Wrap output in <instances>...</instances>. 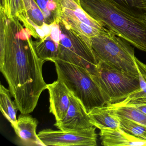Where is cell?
I'll use <instances>...</instances> for the list:
<instances>
[{"mask_svg": "<svg viewBox=\"0 0 146 146\" xmlns=\"http://www.w3.org/2000/svg\"><path fill=\"white\" fill-rule=\"evenodd\" d=\"M18 19L0 12V71L21 114L35 110L47 84L45 61L36 54L31 31Z\"/></svg>", "mask_w": 146, "mask_h": 146, "instance_id": "cell-1", "label": "cell"}, {"mask_svg": "<svg viewBox=\"0 0 146 146\" xmlns=\"http://www.w3.org/2000/svg\"><path fill=\"white\" fill-rule=\"evenodd\" d=\"M80 5L104 27L146 52V26L139 18L108 0H80Z\"/></svg>", "mask_w": 146, "mask_h": 146, "instance_id": "cell-2", "label": "cell"}, {"mask_svg": "<svg viewBox=\"0 0 146 146\" xmlns=\"http://www.w3.org/2000/svg\"><path fill=\"white\" fill-rule=\"evenodd\" d=\"M52 62L58 80L66 85L71 93L81 102L88 113L95 108L106 105L100 87L88 71L58 59Z\"/></svg>", "mask_w": 146, "mask_h": 146, "instance_id": "cell-3", "label": "cell"}, {"mask_svg": "<svg viewBox=\"0 0 146 146\" xmlns=\"http://www.w3.org/2000/svg\"><path fill=\"white\" fill-rule=\"evenodd\" d=\"M90 40L99 61L138 77L134 48L129 42L106 28Z\"/></svg>", "mask_w": 146, "mask_h": 146, "instance_id": "cell-4", "label": "cell"}, {"mask_svg": "<svg viewBox=\"0 0 146 146\" xmlns=\"http://www.w3.org/2000/svg\"><path fill=\"white\" fill-rule=\"evenodd\" d=\"M58 55L57 59L83 67L93 76L99 61L91 45L90 38L66 27L59 21Z\"/></svg>", "mask_w": 146, "mask_h": 146, "instance_id": "cell-5", "label": "cell"}, {"mask_svg": "<svg viewBox=\"0 0 146 146\" xmlns=\"http://www.w3.org/2000/svg\"><path fill=\"white\" fill-rule=\"evenodd\" d=\"M106 101V105L118 103L140 89L138 77L122 72L100 61L94 75Z\"/></svg>", "mask_w": 146, "mask_h": 146, "instance_id": "cell-6", "label": "cell"}, {"mask_svg": "<svg viewBox=\"0 0 146 146\" xmlns=\"http://www.w3.org/2000/svg\"><path fill=\"white\" fill-rule=\"evenodd\" d=\"M58 7L59 21L78 33L89 38L105 29L73 0H54Z\"/></svg>", "mask_w": 146, "mask_h": 146, "instance_id": "cell-7", "label": "cell"}, {"mask_svg": "<svg viewBox=\"0 0 146 146\" xmlns=\"http://www.w3.org/2000/svg\"><path fill=\"white\" fill-rule=\"evenodd\" d=\"M95 126L75 131H65L44 129L38 134L44 146H88L97 145V134Z\"/></svg>", "mask_w": 146, "mask_h": 146, "instance_id": "cell-8", "label": "cell"}, {"mask_svg": "<svg viewBox=\"0 0 146 146\" xmlns=\"http://www.w3.org/2000/svg\"><path fill=\"white\" fill-rule=\"evenodd\" d=\"M70 106L64 118L56 121L54 125L65 131H79L94 126L81 102L71 93Z\"/></svg>", "mask_w": 146, "mask_h": 146, "instance_id": "cell-9", "label": "cell"}, {"mask_svg": "<svg viewBox=\"0 0 146 146\" xmlns=\"http://www.w3.org/2000/svg\"><path fill=\"white\" fill-rule=\"evenodd\" d=\"M46 89L49 94V111L55 117L56 121L64 117L70 106L71 92L61 81L47 84Z\"/></svg>", "mask_w": 146, "mask_h": 146, "instance_id": "cell-10", "label": "cell"}, {"mask_svg": "<svg viewBox=\"0 0 146 146\" xmlns=\"http://www.w3.org/2000/svg\"><path fill=\"white\" fill-rule=\"evenodd\" d=\"M38 121L29 114L19 116L13 128L20 143L25 146H44L36 133Z\"/></svg>", "mask_w": 146, "mask_h": 146, "instance_id": "cell-11", "label": "cell"}, {"mask_svg": "<svg viewBox=\"0 0 146 146\" xmlns=\"http://www.w3.org/2000/svg\"><path fill=\"white\" fill-rule=\"evenodd\" d=\"M59 34V27L58 23L53 26L49 35L34 41L37 55L45 62H52L58 58Z\"/></svg>", "mask_w": 146, "mask_h": 146, "instance_id": "cell-12", "label": "cell"}, {"mask_svg": "<svg viewBox=\"0 0 146 146\" xmlns=\"http://www.w3.org/2000/svg\"><path fill=\"white\" fill-rule=\"evenodd\" d=\"M101 143L105 146H143L146 141L140 140L125 132L119 127L100 130Z\"/></svg>", "mask_w": 146, "mask_h": 146, "instance_id": "cell-13", "label": "cell"}, {"mask_svg": "<svg viewBox=\"0 0 146 146\" xmlns=\"http://www.w3.org/2000/svg\"><path fill=\"white\" fill-rule=\"evenodd\" d=\"M88 115L90 123L100 130L119 127V117L106 105L95 108Z\"/></svg>", "mask_w": 146, "mask_h": 146, "instance_id": "cell-14", "label": "cell"}, {"mask_svg": "<svg viewBox=\"0 0 146 146\" xmlns=\"http://www.w3.org/2000/svg\"><path fill=\"white\" fill-rule=\"evenodd\" d=\"M118 117L146 126V114L135 107L119 103L106 105Z\"/></svg>", "mask_w": 146, "mask_h": 146, "instance_id": "cell-15", "label": "cell"}, {"mask_svg": "<svg viewBox=\"0 0 146 146\" xmlns=\"http://www.w3.org/2000/svg\"><path fill=\"white\" fill-rule=\"evenodd\" d=\"M9 90L2 84L0 85V109L3 115L9 121L13 128L16 126L17 119V111L18 110L15 102L12 100Z\"/></svg>", "mask_w": 146, "mask_h": 146, "instance_id": "cell-16", "label": "cell"}, {"mask_svg": "<svg viewBox=\"0 0 146 146\" xmlns=\"http://www.w3.org/2000/svg\"><path fill=\"white\" fill-rule=\"evenodd\" d=\"M0 12L8 18H16L23 23L27 19L24 0H1Z\"/></svg>", "mask_w": 146, "mask_h": 146, "instance_id": "cell-17", "label": "cell"}, {"mask_svg": "<svg viewBox=\"0 0 146 146\" xmlns=\"http://www.w3.org/2000/svg\"><path fill=\"white\" fill-rule=\"evenodd\" d=\"M119 117L120 129L131 135L140 140L146 141V125L121 117Z\"/></svg>", "mask_w": 146, "mask_h": 146, "instance_id": "cell-18", "label": "cell"}, {"mask_svg": "<svg viewBox=\"0 0 146 146\" xmlns=\"http://www.w3.org/2000/svg\"><path fill=\"white\" fill-rule=\"evenodd\" d=\"M43 12L49 25H54L58 22V7L54 0H35Z\"/></svg>", "mask_w": 146, "mask_h": 146, "instance_id": "cell-19", "label": "cell"}, {"mask_svg": "<svg viewBox=\"0 0 146 146\" xmlns=\"http://www.w3.org/2000/svg\"><path fill=\"white\" fill-rule=\"evenodd\" d=\"M135 63L138 73L140 82V89L129 95L122 101L146 98V65L135 57Z\"/></svg>", "mask_w": 146, "mask_h": 146, "instance_id": "cell-20", "label": "cell"}, {"mask_svg": "<svg viewBox=\"0 0 146 146\" xmlns=\"http://www.w3.org/2000/svg\"><path fill=\"white\" fill-rule=\"evenodd\" d=\"M135 17L139 18L144 10L141 0H108Z\"/></svg>", "mask_w": 146, "mask_h": 146, "instance_id": "cell-21", "label": "cell"}, {"mask_svg": "<svg viewBox=\"0 0 146 146\" xmlns=\"http://www.w3.org/2000/svg\"><path fill=\"white\" fill-rule=\"evenodd\" d=\"M118 103L135 107L146 114V98L136 99L128 101H121Z\"/></svg>", "mask_w": 146, "mask_h": 146, "instance_id": "cell-22", "label": "cell"}, {"mask_svg": "<svg viewBox=\"0 0 146 146\" xmlns=\"http://www.w3.org/2000/svg\"><path fill=\"white\" fill-rule=\"evenodd\" d=\"M139 18L146 26V10H144L143 13L140 16Z\"/></svg>", "mask_w": 146, "mask_h": 146, "instance_id": "cell-23", "label": "cell"}, {"mask_svg": "<svg viewBox=\"0 0 146 146\" xmlns=\"http://www.w3.org/2000/svg\"><path fill=\"white\" fill-rule=\"evenodd\" d=\"M142 7L143 10H146V0H141Z\"/></svg>", "mask_w": 146, "mask_h": 146, "instance_id": "cell-24", "label": "cell"}, {"mask_svg": "<svg viewBox=\"0 0 146 146\" xmlns=\"http://www.w3.org/2000/svg\"><path fill=\"white\" fill-rule=\"evenodd\" d=\"M75 2H76V3H77L78 5H80V0H73Z\"/></svg>", "mask_w": 146, "mask_h": 146, "instance_id": "cell-25", "label": "cell"}]
</instances>
